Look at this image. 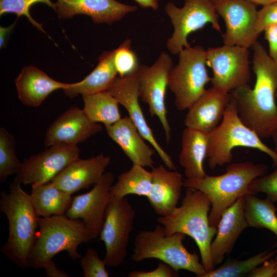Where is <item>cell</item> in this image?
<instances>
[{
  "mask_svg": "<svg viewBox=\"0 0 277 277\" xmlns=\"http://www.w3.org/2000/svg\"><path fill=\"white\" fill-rule=\"evenodd\" d=\"M275 96H276V98H277V90H276V91Z\"/></svg>",
  "mask_w": 277,
  "mask_h": 277,
  "instance_id": "cell-47",
  "label": "cell"
},
{
  "mask_svg": "<svg viewBox=\"0 0 277 277\" xmlns=\"http://www.w3.org/2000/svg\"><path fill=\"white\" fill-rule=\"evenodd\" d=\"M208 134L187 127L182 132L179 162L184 169L187 179H201L207 175L203 162L206 158Z\"/></svg>",
  "mask_w": 277,
  "mask_h": 277,
  "instance_id": "cell-26",
  "label": "cell"
},
{
  "mask_svg": "<svg viewBox=\"0 0 277 277\" xmlns=\"http://www.w3.org/2000/svg\"><path fill=\"white\" fill-rule=\"evenodd\" d=\"M83 111L89 120L95 123L111 125L122 117L117 100L107 91L83 95Z\"/></svg>",
  "mask_w": 277,
  "mask_h": 277,
  "instance_id": "cell-28",
  "label": "cell"
},
{
  "mask_svg": "<svg viewBox=\"0 0 277 277\" xmlns=\"http://www.w3.org/2000/svg\"><path fill=\"white\" fill-rule=\"evenodd\" d=\"M276 208L268 198L261 199L253 194L245 195L244 214L248 227L265 228L277 236Z\"/></svg>",
  "mask_w": 277,
  "mask_h": 277,
  "instance_id": "cell-30",
  "label": "cell"
},
{
  "mask_svg": "<svg viewBox=\"0 0 277 277\" xmlns=\"http://www.w3.org/2000/svg\"><path fill=\"white\" fill-rule=\"evenodd\" d=\"M151 172L152 185L147 197L156 214L166 216L177 207L184 181L177 171L163 165L153 167Z\"/></svg>",
  "mask_w": 277,
  "mask_h": 277,
  "instance_id": "cell-21",
  "label": "cell"
},
{
  "mask_svg": "<svg viewBox=\"0 0 277 277\" xmlns=\"http://www.w3.org/2000/svg\"><path fill=\"white\" fill-rule=\"evenodd\" d=\"M113 182L112 172H105L90 191L73 197L65 212L71 219H81L93 239L100 235Z\"/></svg>",
  "mask_w": 277,
  "mask_h": 277,
  "instance_id": "cell-15",
  "label": "cell"
},
{
  "mask_svg": "<svg viewBox=\"0 0 277 277\" xmlns=\"http://www.w3.org/2000/svg\"><path fill=\"white\" fill-rule=\"evenodd\" d=\"M263 32L265 39L268 43V54L277 64V24L267 27Z\"/></svg>",
  "mask_w": 277,
  "mask_h": 277,
  "instance_id": "cell-39",
  "label": "cell"
},
{
  "mask_svg": "<svg viewBox=\"0 0 277 277\" xmlns=\"http://www.w3.org/2000/svg\"><path fill=\"white\" fill-rule=\"evenodd\" d=\"M80 153L77 145H52L22 162L15 179L25 185L51 182L69 164L78 159Z\"/></svg>",
  "mask_w": 277,
  "mask_h": 277,
  "instance_id": "cell-14",
  "label": "cell"
},
{
  "mask_svg": "<svg viewBox=\"0 0 277 277\" xmlns=\"http://www.w3.org/2000/svg\"><path fill=\"white\" fill-rule=\"evenodd\" d=\"M44 269L48 277H68L69 275L63 270H59L53 260L51 261Z\"/></svg>",
  "mask_w": 277,
  "mask_h": 277,
  "instance_id": "cell-41",
  "label": "cell"
},
{
  "mask_svg": "<svg viewBox=\"0 0 277 277\" xmlns=\"http://www.w3.org/2000/svg\"><path fill=\"white\" fill-rule=\"evenodd\" d=\"M249 194L264 193L273 202H277V167L271 173L253 180L248 187Z\"/></svg>",
  "mask_w": 277,
  "mask_h": 277,
  "instance_id": "cell-36",
  "label": "cell"
},
{
  "mask_svg": "<svg viewBox=\"0 0 277 277\" xmlns=\"http://www.w3.org/2000/svg\"><path fill=\"white\" fill-rule=\"evenodd\" d=\"M254 86L246 85L230 93L242 121L261 138L272 136L277 128V64L258 41L252 46Z\"/></svg>",
  "mask_w": 277,
  "mask_h": 277,
  "instance_id": "cell-1",
  "label": "cell"
},
{
  "mask_svg": "<svg viewBox=\"0 0 277 277\" xmlns=\"http://www.w3.org/2000/svg\"><path fill=\"white\" fill-rule=\"evenodd\" d=\"M230 98V93L212 87L206 89L188 109L184 125L187 128L210 133L222 121Z\"/></svg>",
  "mask_w": 277,
  "mask_h": 277,
  "instance_id": "cell-20",
  "label": "cell"
},
{
  "mask_svg": "<svg viewBox=\"0 0 277 277\" xmlns=\"http://www.w3.org/2000/svg\"><path fill=\"white\" fill-rule=\"evenodd\" d=\"M271 137L273 138V140L274 144V148L273 150L277 153V128L273 133Z\"/></svg>",
  "mask_w": 277,
  "mask_h": 277,
  "instance_id": "cell-45",
  "label": "cell"
},
{
  "mask_svg": "<svg viewBox=\"0 0 277 277\" xmlns=\"http://www.w3.org/2000/svg\"><path fill=\"white\" fill-rule=\"evenodd\" d=\"M267 169V166L264 164L249 161L232 163L221 175H207L198 179H186L184 187L200 190L208 197L211 204L209 224L217 227L223 213L240 197L249 194L250 183L264 175Z\"/></svg>",
  "mask_w": 277,
  "mask_h": 277,
  "instance_id": "cell-2",
  "label": "cell"
},
{
  "mask_svg": "<svg viewBox=\"0 0 277 277\" xmlns=\"http://www.w3.org/2000/svg\"><path fill=\"white\" fill-rule=\"evenodd\" d=\"M102 127L91 122L83 109L72 106L60 115L46 131L44 144L77 145L101 131Z\"/></svg>",
  "mask_w": 277,
  "mask_h": 277,
  "instance_id": "cell-17",
  "label": "cell"
},
{
  "mask_svg": "<svg viewBox=\"0 0 277 277\" xmlns=\"http://www.w3.org/2000/svg\"><path fill=\"white\" fill-rule=\"evenodd\" d=\"M245 195L240 197L223 214L217 227L216 236L211 244V253L214 266L230 253L241 233L248 227L244 204Z\"/></svg>",
  "mask_w": 277,
  "mask_h": 277,
  "instance_id": "cell-22",
  "label": "cell"
},
{
  "mask_svg": "<svg viewBox=\"0 0 277 277\" xmlns=\"http://www.w3.org/2000/svg\"><path fill=\"white\" fill-rule=\"evenodd\" d=\"M141 7L156 10L159 7V0H134Z\"/></svg>",
  "mask_w": 277,
  "mask_h": 277,
  "instance_id": "cell-42",
  "label": "cell"
},
{
  "mask_svg": "<svg viewBox=\"0 0 277 277\" xmlns=\"http://www.w3.org/2000/svg\"><path fill=\"white\" fill-rule=\"evenodd\" d=\"M85 277H108L109 276L104 261L98 256L96 250L88 248L85 255L80 261Z\"/></svg>",
  "mask_w": 277,
  "mask_h": 277,
  "instance_id": "cell-35",
  "label": "cell"
},
{
  "mask_svg": "<svg viewBox=\"0 0 277 277\" xmlns=\"http://www.w3.org/2000/svg\"><path fill=\"white\" fill-rule=\"evenodd\" d=\"M211 204L202 191L186 188L181 205L166 216H160L157 221L171 235L180 232L188 235L196 243L200 251L202 263L206 272L214 268L211 244L216 235L217 227L209 222V213Z\"/></svg>",
  "mask_w": 277,
  "mask_h": 277,
  "instance_id": "cell-4",
  "label": "cell"
},
{
  "mask_svg": "<svg viewBox=\"0 0 277 277\" xmlns=\"http://www.w3.org/2000/svg\"><path fill=\"white\" fill-rule=\"evenodd\" d=\"M248 48L224 44L206 50V64L212 71V87L226 93L248 85L250 78Z\"/></svg>",
  "mask_w": 277,
  "mask_h": 277,
  "instance_id": "cell-11",
  "label": "cell"
},
{
  "mask_svg": "<svg viewBox=\"0 0 277 277\" xmlns=\"http://www.w3.org/2000/svg\"><path fill=\"white\" fill-rule=\"evenodd\" d=\"M15 23L11 25L4 27L1 26L0 27V47L3 48L6 45V37L9 35L10 32L13 30L14 27Z\"/></svg>",
  "mask_w": 277,
  "mask_h": 277,
  "instance_id": "cell-43",
  "label": "cell"
},
{
  "mask_svg": "<svg viewBox=\"0 0 277 277\" xmlns=\"http://www.w3.org/2000/svg\"><path fill=\"white\" fill-rule=\"evenodd\" d=\"M173 67L171 56L162 52L152 65H140L138 70L139 96L148 104L151 116L159 118L167 143L171 140V128L167 117L165 96L169 75Z\"/></svg>",
  "mask_w": 277,
  "mask_h": 277,
  "instance_id": "cell-12",
  "label": "cell"
},
{
  "mask_svg": "<svg viewBox=\"0 0 277 277\" xmlns=\"http://www.w3.org/2000/svg\"><path fill=\"white\" fill-rule=\"evenodd\" d=\"M115 49L104 51L98 57V64L84 80L67 83L63 89L70 97L78 94H91L107 91L113 84L117 74L114 62Z\"/></svg>",
  "mask_w": 277,
  "mask_h": 277,
  "instance_id": "cell-25",
  "label": "cell"
},
{
  "mask_svg": "<svg viewBox=\"0 0 277 277\" xmlns=\"http://www.w3.org/2000/svg\"><path fill=\"white\" fill-rule=\"evenodd\" d=\"M55 186L51 182L32 185L30 199L38 217H47L65 214L73 197Z\"/></svg>",
  "mask_w": 277,
  "mask_h": 277,
  "instance_id": "cell-27",
  "label": "cell"
},
{
  "mask_svg": "<svg viewBox=\"0 0 277 277\" xmlns=\"http://www.w3.org/2000/svg\"><path fill=\"white\" fill-rule=\"evenodd\" d=\"M276 272L275 260H268L254 268L247 276L274 277Z\"/></svg>",
  "mask_w": 277,
  "mask_h": 277,
  "instance_id": "cell-40",
  "label": "cell"
},
{
  "mask_svg": "<svg viewBox=\"0 0 277 277\" xmlns=\"http://www.w3.org/2000/svg\"><path fill=\"white\" fill-rule=\"evenodd\" d=\"M131 40L125 39L115 49L114 62L120 77H124L137 70L140 65L135 52L131 48Z\"/></svg>",
  "mask_w": 277,
  "mask_h": 277,
  "instance_id": "cell-34",
  "label": "cell"
},
{
  "mask_svg": "<svg viewBox=\"0 0 277 277\" xmlns=\"http://www.w3.org/2000/svg\"><path fill=\"white\" fill-rule=\"evenodd\" d=\"M135 216V209L126 197L111 196L100 235L106 248L103 260L107 266L118 267L126 259Z\"/></svg>",
  "mask_w": 277,
  "mask_h": 277,
  "instance_id": "cell-10",
  "label": "cell"
},
{
  "mask_svg": "<svg viewBox=\"0 0 277 277\" xmlns=\"http://www.w3.org/2000/svg\"><path fill=\"white\" fill-rule=\"evenodd\" d=\"M110 161V157L103 153L87 159L78 158L65 167L51 182L72 195L96 184L105 173Z\"/></svg>",
  "mask_w": 277,
  "mask_h": 277,
  "instance_id": "cell-18",
  "label": "cell"
},
{
  "mask_svg": "<svg viewBox=\"0 0 277 277\" xmlns=\"http://www.w3.org/2000/svg\"><path fill=\"white\" fill-rule=\"evenodd\" d=\"M152 173L144 167L133 164L127 171L122 173L110 189L111 196L122 198L129 194L147 197L151 189Z\"/></svg>",
  "mask_w": 277,
  "mask_h": 277,
  "instance_id": "cell-29",
  "label": "cell"
},
{
  "mask_svg": "<svg viewBox=\"0 0 277 277\" xmlns=\"http://www.w3.org/2000/svg\"><path fill=\"white\" fill-rule=\"evenodd\" d=\"M165 11L173 26L172 35L166 42V48L173 54H178L190 46L189 35L208 24L221 32L219 15L212 0H184L181 8L169 2L165 5Z\"/></svg>",
  "mask_w": 277,
  "mask_h": 277,
  "instance_id": "cell-9",
  "label": "cell"
},
{
  "mask_svg": "<svg viewBox=\"0 0 277 277\" xmlns=\"http://www.w3.org/2000/svg\"><path fill=\"white\" fill-rule=\"evenodd\" d=\"M215 10L225 24L222 35L225 45L251 48L259 35L255 31L258 10L246 0H212Z\"/></svg>",
  "mask_w": 277,
  "mask_h": 277,
  "instance_id": "cell-13",
  "label": "cell"
},
{
  "mask_svg": "<svg viewBox=\"0 0 277 277\" xmlns=\"http://www.w3.org/2000/svg\"><path fill=\"white\" fill-rule=\"evenodd\" d=\"M277 251H262L244 260L229 259L219 267L206 272L202 277H241L248 276L256 267L270 259Z\"/></svg>",
  "mask_w": 277,
  "mask_h": 277,
  "instance_id": "cell-31",
  "label": "cell"
},
{
  "mask_svg": "<svg viewBox=\"0 0 277 277\" xmlns=\"http://www.w3.org/2000/svg\"><path fill=\"white\" fill-rule=\"evenodd\" d=\"M276 253H277V252H276Z\"/></svg>",
  "mask_w": 277,
  "mask_h": 277,
  "instance_id": "cell-48",
  "label": "cell"
},
{
  "mask_svg": "<svg viewBox=\"0 0 277 277\" xmlns=\"http://www.w3.org/2000/svg\"><path fill=\"white\" fill-rule=\"evenodd\" d=\"M16 141L14 136L8 130L0 129V181L3 182L11 174H16L22 162L15 153Z\"/></svg>",
  "mask_w": 277,
  "mask_h": 277,
  "instance_id": "cell-32",
  "label": "cell"
},
{
  "mask_svg": "<svg viewBox=\"0 0 277 277\" xmlns=\"http://www.w3.org/2000/svg\"><path fill=\"white\" fill-rule=\"evenodd\" d=\"M138 68L124 77H116L107 91L126 109L141 135L151 145L165 166L169 170H176L171 156L156 140L143 113L138 101Z\"/></svg>",
  "mask_w": 277,
  "mask_h": 277,
  "instance_id": "cell-16",
  "label": "cell"
},
{
  "mask_svg": "<svg viewBox=\"0 0 277 277\" xmlns=\"http://www.w3.org/2000/svg\"><path fill=\"white\" fill-rule=\"evenodd\" d=\"M276 255L275 256V263H276V272H275V275H274V277H277V253H276Z\"/></svg>",
  "mask_w": 277,
  "mask_h": 277,
  "instance_id": "cell-46",
  "label": "cell"
},
{
  "mask_svg": "<svg viewBox=\"0 0 277 277\" xmlns=\"http://www.w3.org/2000/svg\"><path fill=\"white\" fill-rule=\"evenodd\" d=\"M249 1L255 5H262L263 6L270 4L277 1V0H246Z\"/></svg>",
  "mask_w": 277,
  "mask_h": 277,
  "instance_id": "cell-44",
  "label": "cell"
},
{
  "mask_svg": "<svg viewBox=\"0 0 277 277\" xmlns=\"http://www.w3.org/2000/svg\"><path fill=\"white\" fill-rule=\"evenodd\" d=\"M178 271L169 264L160 261L157 267L151 271L134 270L130 272L129 277H176Z\"/></svg>",
  "mask_w": 277,
  "mask_h": 277,
  "instance_id": "cell-38",
  "label": "cell"
},
{
  "mask_svg": "<svg viewBox=\"0 0 277 277\" xmlns=\"http://www.w3.org/2000/svg\"><path fill=\"white\" fill-rule=\"evenodd\" d=\"M185 236L180 232L168 235L161 224L152 230H142L135 236L131 259L134 262L157 259L177 271L184 269L202 277L206 269L198 255L190 252L183 245Z\"/></svg>",
  "mask_w": 277,
  "mask_h": 277,
  "instance_id": "cell-7",
  "label": "cell"
},
{
  "mask_svg": "<svg viewBox=\"0 0 277 277\" xmlns=\"http://www.w3.org/2000/svg\"><path fill=\"white\" fill-rule=\"evenodd\" d=\"M55 5L56 12L63 18L84 14L96 24H111L137 10L136 6L116 0H56Z\"/></svg>",
  "mask_w": 277,
  "mask_h": 277,
  "instance_id": "cell-19",
  "label": "cell"
},
{
  "mask_svg": "<svg viewBox=\"0 0 277 277\" xmlns=\"http://www.w3.org/2000/svg\"><path fill=\"white\" fill-rule=\"evenodd\" d=\"M38 230L28 258V266L44 268L58 253L66 251L72 260L81 258L80 244L93 239L83 221L65 213L38 218Z\"/></svg>",
  "mask_w": 277,
  "mask_h": 277,
  "instance_id": "cell-5",
  "label": "cell"
},
{
  "mask_svg": "<svg viewBox=\"0 0 277 277\" xmlns=\"http://www.w3.org/2000/svg\"><path fill=\"white\" fill-rule=\"evenodd\" d=\"M16 179L10 184V192H1L0 211L9 224V236L1 251L17 266L26 268L28 258L38 230V218L30 194Z\"/></svg>",
  "mask_w": 277,
  "mask_h": 277,
  "instance_id": "cell-3",
  "label": "cell"
},
{
  "mask_svg": "<svg viewBox=\"0 0 277 277\" xmlns=\"http://www.w3.org/2000/svg\"><path fill=\"white\" fill-rule=\"evenodd\" d=\"M261 138L241 120L236 103L231 96L220 124L208 134L206 159L214 169L231 163L232 150L236 147L257 149L269 156L277 167V153L265 144Z\"/></svg>",
  "mask_w": 277,
  "mask_h": 277,
  "instance_id": "cell-6",
  "label": "cell"
},
{
  "mask_svg": "<svg viewBox=\"0 0 277 277\" xmlns=\"http://www.w3.org/2000/svg\"><path fill=\"white\" fill-rule=\"evenodd\" d=\"M19 100L27 106H39L52 92L67 83L54 80L36 67H24L14 81Z\"/></svg>",
  "mask_w": 277,
  "mask_h": 277,
  "instance_id": "cell-24",
  "label": "cell"
},
{
  "mask_svg": "<svg viewBox=\"0 0 277 277\" xmlns=\"http://www.w3.org/2000/svg\"><path fill=\"white\" fill-rule=\"evenodd\" d=\"M37 3L46 4L56 11V5L52 3L50 0H0V15L13 13L16 14L17 17L25 16L34 26L45 33L42 24L36 22L31 17L29 12L32 5Z\"/></svg>",
  "mask_w": 277,
  "mask_h": 277,
  "instance_id": "cell-33",
  "label": "cell"
},
{
  "mask_svg": "<svg viewBox=\"0 0 277 277\" xmlns=\"http://www.w3.org/2000/svg\"><path fill=\"white\" fill-rule=\"evenodd\" d=\"M105 128L109 137L119 146L133 164L153 168L152 156L155 150L145 143L129 116L122 117Z\"/></svg>",
  "mask_w": 277,
  "mask_h": 277,
  "instance_id": "cell-23",
  "label": "cell"
},
{
  "mask_svg": "<svg viewBox=\"0 0 277 277\" xmlns=\"http://www.w3.org/2000/svg\"><path fill=\"white\" fill-rule=\"evenodd\" d=\"M177 55L179 62L170 72L168 87L174 95L176 108L182 111L188 109L203 94L211 77L203 47L190 45Z\"/></svg>",
  "mask_w": 277,
  "mask_h": 277,
  "instance_id": "cell-8",
  "label": "cell"
},
{
  "mask_svg": "<svg viewBox=\"0 0 277 277\" xmlns=\"http://www.w3.org/2000/svg\"><path fill=\"white\" fill-rule=\"evenodd\" d=\"M277 24V1L263 6L258 10L255 31L260 34L271 25Z\"/></svg>",
  "mask_w": 277,
  "mask_h": 277,
  "instance_id": "cell-37",
  "label": "cell"
}]
</instances>
